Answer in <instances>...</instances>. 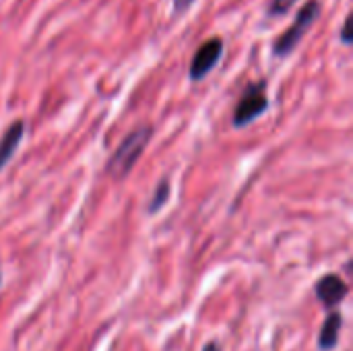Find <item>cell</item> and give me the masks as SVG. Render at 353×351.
Listing matches in <instances>:
<instances>
[{"mask_svg":"<svg viewBox=\"0 0 353 351\" xmlns=\"http://www.w3.org/2000/svg\"><path fill=\"white\" fill-rule=\"evenodd\" d=\"M25 128H27V126H25L23 120H14V122L4 130V134L0 137V172H2V168H6V163L12 159L17 147L21 145V141H23V137H25Z\"/></svg>","mask_w":353,"mask_h":351,"instance_id":"7","label":"cell"},{"mask_svg":"<svg viewBox=\"0 0 353 351\" xmlns=\"http://www.w3.org/2000/svg\"><path fill=\"white\" fill-rule=\"evenodd\" d=\"M321 17V2L319 0H308L304 6L298 10L294 23L273 41V56L275 58H288L304 39V35L310 31V27L316 23Z\"/></svg>","mask_w":353,"mask_h":351,"instance_id":"2","label":"cell"},{"mask_svg":"<svg viewBox=\"0 0 353 351\" xmlns=\"http://www.w3.org/2000/svg\"><path fill=\"white\" fill-rule=\"evenodd\" d=\"M341 329H343V314L339 312V308L329 310L321 333H319V350L321 351H333L339 345V337H341Z\"/></svg>","mask_w":353,"mask_h":351,"instance_id":"6","label":"cell"},{"mask_svg":"<svg viewBox=\"0 0 353 351\" xmlns=\"http://www.w3.org/2000/svg\"><path fill=\"white\" fill-rule=\"evenodd\" d=\"M0 285H2V273H0Z\"/></svg>","mask_w":353,"mask_h":351,"instance_id":"13","label":"cell"},{"mask_svg":"<svg viewBox=\"0 0 353 351\" xmlns=\"http://www.w3.org/2000/svg\"><path fill=\"white\" fill-rule=\"evenodd\" d=\"M339 37H341V41H343L345 46L352 43V35H350V17L343 21V27H341V35H339Z\"/></svg>","mask_w":353,"mask_h":351,"instance_id":"11","label":"cell"},{"mask_svg":"<svg viewBox=\"0 0 353 351\" xmlns=\"http://www.w3.org/2000/svg\"><path fill=\"white\" fill-rule=\"evenodd\" d=\"M314 296L323 304V308L329 312V310H335L343 304V300L350 296V285L341 275L327 273L314 283Z\"/></svg>","mask_w":353,"mask_h":351,"instance_id":"5","label":"cell"},{"mask_svg":"<svg viewBox=\"0 0 353 351\" xmlns=\"http://www.w3.org/2000/svg\"><path fill=\"white\" fill-rule=\"evenodd\" d=\"M296 2H298V0H269L267 14H269L271 19H279V17L288 14V12L294 8Z\"/></svg>","mask_w":353,"mask_h":351,"instance_id":"9","label":"cell"},{"mask_svg":"<svg viewBox=\"0 0 353 351\" xmlns=\"http://www.w3.org/2000/svg\"><path fill=\"white\" fill-rule=\"evenodd\" d=\"M223 48H225V43H223L221 37H209V39H205V41L196 48V52H194V56H192V60H190L188 79H190L192 83H199V81H203L205 77H209L211 70L219 64V60H221V56H223Z\"/></svg>","mask_w":353,"mask_h":351,"instance_id":"4","label":"cell"},{"mask_svg":"<svg viewBox=\"0 0 353 351\" xmlns=\"http://www.w3.org/2000/svg\"><path fill=\"white\" fill-rule=\"evenodd\" d=\"M269 108H271V101L267 95V83L265 81L250 83L236 101V108L232 114V124L236 128H246L248 124L259 120Z\"/></svg>","mask_w":353,"mask_h":351,"instance_id":"3","label":"cell"},{"mask_svg":"<svg viewBox=\"0 0 353 351\" xmlns=\"http://www.w3.org/2000/svg\"><path fill=\"white\" fill-rule=\"evenodd\" d=\"M196 0H172V10H174V17H180L184 14L188 8H192Z\"/></svg>","mask_w":353,"mask_h":351,"instance_id":"10","label":"cell"},{"mask_svg":"<svg viewBox=\"0 0 353 351\" xmlns=\"http://www.w3.org/2000/svg\"><path fill=\"white\" fill-rule=\"evenodd\" d=\"M203 351H221V348H219V343H217V341H209V343L203 348Z\"/></svg>","mask_w":353,"mask_h":351,"instance_id":"12","label":"cell"},{"mask_svg":"<svg viewBox=\"0 0 353 351\" xmlns=\"http://www.w3.org/2000/svg\"><path fill=\"white\" fill-rule=\"evenodd\" d=\"M153 126L151 124H141L137 128H132L116 147V151L110 155V159L105 161V174L120 182L124 180L137 166V161L141 159V155L145 153L147 145L153 139Z\"/></svg>","mask_w":353,"mask_h":351,"instance_id":"1","label":"cell"},{"mask_svg":"<svg viewBox=\"0 0 353 351\" xmlns=\"http://www.w3.org/2000/svg\"><path fill=\"white\" fill-rule=\"evenodd\" d=\"M170 197H172V186H170V180L163 178V180L155 186V190H153V194H151V199H149L147 213H149V215L159 213V211L168 205Z\"/></svg>","mask_w":353,"mask_h":351,"instance_id":"8","label":"cell"}]
</instances>
